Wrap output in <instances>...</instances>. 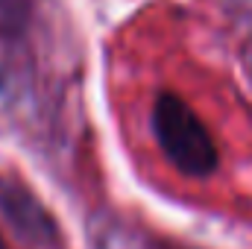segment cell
Segmentation results:
<instances>
[{
	"label": "cell",
	"instance_id": "obj_1",
	"mask_svg": "<svg viewBox=\"0 0 252 249\" xmlns=\"http://www.w3.org/2000/svg\"><path fill=\"white\" fill-rule=\"evenodd\" d=\"M156 138L170 164L188 176H208L217 167V147L202 121L176 94H161L153 109Z\"/></svg>",
	"mask_w": 252,
	"mask_h": 249
}]
</instances>
